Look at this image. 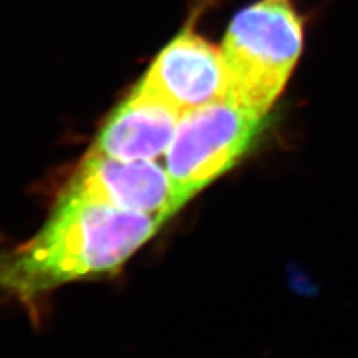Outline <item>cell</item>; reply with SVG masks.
<instances>
[{
  "mask_svg": "<svg viewBox=\"0 0 358 358\" xmlns=\"http://www.w3.org/2000/svg\"><path fill=\"white\" fill-rule=\"evenodd\" d=\"M162 224L66 189L36 236L0 255V289L31 300L76 279L115 271Z\"/></svg>",
  "mask_w": 358,
  "mask_h": 358,
  "instance_id": "1",
  "label": "cell"
},
{
  "mask_svg": "<svg viewBox=\"0 0 358 358\" xmlns=\"http://www.w3.org/2000/svg\"><path fill=\"white\" fill-rule=\"evenodd\" d=\"M303 24L291 0H259L233 18L222 43L227 100L266 115L293 73Z\"/></svg>",
  "mask_w": 358,
  "mask_h": 358,
  "instance_id": "2",
  "label": "cell"
},
{
  "mask_svg": "<svg viewBox=\"0 0 358 358\" xmlns=\"http://www.w3.org/2000/svg\"><path fill=\"white\" fill-rule=\"evenodd\" d=\"M264 117L231 100L189 110L166 151L178 210L248 151Z\"/></svg>",
  "mask_w": 358,
  "mask_h": 358,
  "instance_id": "3",
  "label": "cell"
},
{
  "mask_svg": "<svg viewBox=\"0 0 358 358\" xmlns=\"http://www.w3.org/2000/svg\"><path fill=\"white\" fill-rule=\"evenodd\" d=\"M141 84L179 114L227 100L222 52L185 30L157 55Z\"/></svg>",
  "mask_w": 358,
  "mask_h": 358,
  "instance_id": "4",
  "label": "cell"
},
{
  "mask_svg": "<svg viewBox=\"0 0 358 358\" xmlns=\"http://www.w3.org/2000/svg\"><path fill=\"white\" fill-rule=\"evenodd\" d=\"M67 189L162 222L178 212L171 176L155 160H121L90 151Z\"/></svg>",
  "mask_w": 358,
  "mask_h": 358,
  "instance_id": "5",
  "label": "cell"
},
{
  "mask_svg": "<svg viewBox=\"0 0 358 358\" xmlns=\"http://www.w3.org/2000/svg\"><path fill=\"white\" fill-rule=\"evenodd\" d=\"M181 117L139 83L110 112L92 152L121 160H155L169 148Z\"/></svg>",
  "mask_w": 358,
  "mask_h": 358,
  "instance_id": "6",
  "label": "cell"
}]
</instances>
